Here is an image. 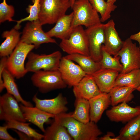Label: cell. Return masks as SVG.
<instances>
[{
    "instance_id": "30",
    "label": "cell",
    "mask_w": 140,
    "mask_h": 140,
    "mask_svg": "<svg viewBox=\"0 0 140 140\" xmlns=\"http://www.w3.org/2000/svg\"><path fill=\"white\" fill-rule=\"evenodd\" d=\"M90 2L94 9L100 14L101 22L110 18L111 12L117 8L114 4L109 3L105 0H91Z\"/></svg>"
},
{
    "instance_id": "38",
    "label": "cell",
    "mask_w": 140,
    "mask_h": 140,
    "mask_svg": "<svg viewBox=\"0 0 140 140\" xmlns=\"http://www.w3.org/2000/svg\"><path fill=\"white\" fill-rule=\"evenodd\" d=\"M130 38L132 40H134L138 42L140 49V31L138 33L131 35Z\"/></svg>"
},
{
    "instance_id": "20",
    "label": "cell",
    "mask_w": 140,
    "mask_h": 140,
    "mask_svg": "<svg viewBox=\"0 0 140 140\" xmlns=\"http://www.w3.org/2000/svg\"><path fill=\"white\" fill-rule=\"evenodd\" d=\"M73 16L72 12L68 15H65L60 18L55 26L46 32L50 37H55L61 40L68 38L73 29L72 22Z\"/></svg>"
},
{
    "instance_id": "16",
    "label": "cell",
    "mask_w": 140,
    "mask_h": 140,
    "mask_svg": "<svg viewBox=\"0 0 140 140\" xmlns=\"http://www.w3.org/2000/svg\"><path fill=\"white\" fill-rule=\"evenodd\" d=\"M73 92L75 98H82L88 100L102 93L92 75L87 74L73 87Z\"/></svg>"
},
{
    "instance_id": "14",
    "label": "cell",
    "mask_w": 140,
    "mask_h": 140,
    "mask_svg": "<svg viewBox=\"0 0 140 140\" xmlns=\"http://www.w3.org/2000/svg\"><path fill=\"white\" fill-rule=\"evenodd\" d=\"M127 103L124 102L112 106L106 111L107 116L111 121L124 123L140 114V106L133 107Z\"/></svg>"
},
{
    "instance_id": "33",
    "label": "cell",
    "mask_w": 140,
    "mask_h": 140,
    "mask_svg": "<svg viewBox=\"0 0 140 140\" xmlns=\"http://www.w3.org/2000/svg\"><path fill=\"white\" fill-rule=\"evenodd\" d=\"M15 14L13 6L9 5L6 2V0H3L0 4V23H1L8 20L9 21H15L12 19Z\"/></svg>"
},
{
    "instance_id": "31",
    "label": "cell",
    "mask_w": 140,
    "mask_h": 140,
    "mask_svg": "<svg viewBox=\"0 0 140 140\" xmlns=\"http://www.w3.org/2000/svg\"><path fill=\"white\" fill-rule=\"evenodd\" d=\"M102 59L100 62L101 68L113 69L119 72H121L123 67L120 62V57L119 56L112 57L105 50L103 45L102 47Z\"/></svg>"
},
{
    "instance_id": "21",
    "label": "cell",
    "mask_w": 140,
    "mask_h": 140,
    "mask_svg": "<svg viewBox=\"0 0 140 140\" xmlns=\"http://www.w3.org/2000/svg\"><path fill=\"white\" fill-rule=\"evenodd\" d=\"M21 34L14 27L3 32L2 36L5 39L0 46L1 57H8L11 54L20 41Z\"/></svg>"
},
{
    "instance_id": "19",
    "label": "cell",
    "mask_w": 140,
    "mask_h": 140,
    "mask_svg": "<svg viewBox=\"0 0 140 140\" xmlns=\"http://www.w3.org/2000/svg\"><path fill=\"white\" fill-rule=\"evenodd\" d=\"M119 72L113 69L101 68L92 75L100 91L108 93L114 87Z\"/></svg>"
},
{
    "instance_id": "36",
    "label": "cell",
    "mask_w": 140,
    "mask_h": 140,
    "mask_svg": "<svg viewBox=\"0 0 140 140\" xmlns=\"http://www.w3.org/2000/svg\"><path fill=\"white\" fill-rule=\"evenodd\" d=\"M100 140H120L118 136L115 137L114 133L108 132L102 137L99 138Z\"/></svg>"
},
{
    "instance_id": "29",
    "label": "cell",
    "mask_w": 140,
    "mask_h": 140,
    "mask_svg": "<svg viewBox=\"0 0 140 140\" xmlns=\"http://www.w3.org/2000/svg\"><path fill=\"white\" fill-rule=\"evenodd\" d=\"M30 123L11 120L7 122L6 125L8 129H15L23 132L35 140L43 139L44 135L40 134L30 127Z\"/></svg>"
},
{
    "instance_id": "15",
    "label": "cell",
    "mask_w": 140,
    "mask_h": 140,
    "mask_svg": "<svg viewBox=\"0 0 140 140\" xmlns=\"http://www.w3.org/2000/svg\"><path fill=\"white\" fill-rule=\"evenodd\" d=\"M113 19H111L105 24V42L103 45L106 51L114 56L120 50L124 42L119 37Z\"/></svg>"
},
{
    "instance_id": "1",
    "label": "cell",
    "mask_w": 140,
    "mask_h": 140,
    "mask_svg": "<svg viewBox=\"0 0 140 140\" xmlns=\"http://www.w3.org/2000/svg\"><path fill=\"white\" fill-rule=\"evenodd\" d=\"M54 118L67 128L73 140H97L102 134L96 123L81 122L71 117L70 113L61 114Z\"/></svg>"
},
{
    "instance_id": "9",
    "label": "cell",
    "mask_w": 140,
    "mask_h": 140,
    "mask_svg": "<svg viewBox=\"0 0 140 140\" xmlns=\"http://www.w3.org/2000/svg\"><path fill=\"white\" fill-rule=\"evenodd\" d=\"M119 56L123 68L120 73H125L140 69V49L130 37L124 41L123 45L117 54Z\"/></svg>"
},
{
    "instance_id": "35",
    "label": "cell",
    "mask_w": 140,
    "mask_h": 140,
    "mask_svg": "<svg viewBox=\"0 0 140 140\" xmlns=\"http://www.w3.org/2000/svg\"><path fill=\"white\" fill-rule=\"evenodd\" d=\"M7 126L5 125L0 127V139L3 140H16L17 139L13 137L8 132Z\"/></svg>"
},
{
    "instance_id": "41",
    "label": "cell",
    "mask_w": 140,
    "mask_h": 140,
    "mask_svg": "<svg viewBox=\"0 0 140 140\" xmlns=\"http://www.w3.org/2000/svg\"><path fill=\"white\" fill-rule=\"evenodd\" d=\"M136 90L140 92V86L136 89Z\"/></svg>"
},
{
    "instance_id": "34",
    "label": "cell",
    "mask_w": 140,
    "mask_h": 140,
    "mask_svg": "<svg viewBox=\"0 0 140 140\" xmlns=\"http://www.w3.org/2000/svg\"><path fill=\"white\" fill-rule=\"evenodd\" d=\"M8 57H1L0 61V92H1L5 88L2 77V73L6 68Z\"/></svg>"
},
{
    "instance_id": "40",
    "label": "cell",
    "mask_w": 140,
    "mask_h": 140,
    "mask_svg": "<svg viewBox=\"0 0 140 140\" xmlns=\"http://www.w3.org/2000/svg\"><path fill=\"white\" fill-rule=\"evenodd\" d=\"M76 0H70L71 8L72 7L74 3ZM89 0L90 1L91 0Z\"/></svg>"
},
{
    "instance_id": "25",
    "label": "cell",
    "mask_w": 140,
    "mask_h": 140,
    "mask_svg": "<svg viewBox=\"0 0 140 140\" xmlns=\"http://www.w3.org/2000/svg\"><path fill=\"white\" fill-rule=\"evenodd\" d=\"M120 140L140 139V114L131 120L121 130Z\"/></svg>"
},
{
    "instance_id": "26",
    "label": "cell",
    "mask_w": 140,
    "mask_h": 140,
    "mask_svg": "<svg viewBox=\"0 0 140 140\" xmlns=\"http://www.w3.org/2000/svg\"><path fill=\"white\" fill-rule=\"evenodd\" d=\"M2 77L4 86L7 93L13 95L18 102L23 105L26 106L33 107L30 102L26 101L22 97L15 82L14 77L6 68L3 71Z\"/></svg>"
},
{
    "instance_id": "10",
    "label": "cell",
    "mask_w": 140,
    "mask_h": 140,
    "mask_svg": "<svg viewBox=\"0 0 140 140\" xmlns=\"http://www.w3.org/2000/svg\"><path fill=\"white\" fill-rule=\"evenodd\" d=\"M105 24L101 23L87 28L90 56L95 61L100 62L102 57V47L105 42Z\"/></svg>"
},
{
    "instance_id": "22",
    "label": "cell",
    "mask_w": 140,
    "mask_h": 140,
    "mask_svg": "<svg viewBox=\"0 0 140 140\" xmlns=\"http://www.w3.org/2000/svg\"><path fill=\"white\" fill-rule=\"evenodd\" d=\"M65 57L77 63L86 74L92 75L101 68L100 62L95 61L90 56L75 53Z\"/></svg>"
},
{
    "instance_id": "8",
    "label": "cell",
    "mask_w": 140,
    "mask_h": 140,
    "mask_svg": "<svg viewBox=\"0 0 140 140\" xmlns=\"http://www.w3.org/2000/svg\"><path fill=\"white\" fill-rule=\"evenodd\" d=\"M38 19L28 21L24 27L20 41L29 44L34 45L37 49L44 43H56L55 40L49 36L43 31Z\"/></svg>"
},
{
    "instance_id": "5",
    "label": "cell",
    "mask_w": 140,
    "mask_h": 140,
    "mask_svg": "<svg viewBox=\"0 0 140 140\" xmlns=\"http://www.w3.org/2000/svg\"><path fill=\"white\" fill-rule=\"evenodd\" d=\"M31 79L33 85L42 93L64 89L67 86L58 70L38 71L34 73Z\"/></svg>"
},
{
    "instance_id": "27",
    "label": "cell",
    "mask_w": 140,
    "mask_h": 140,
    "mask_svg": "<svg viewBox=\"0 0 140 140\" xmlns=\"http://www.w3.org/2000/svg\"><path fill=\"white\" fill-rule=\"evenodd\" d=\"M75 109L70 113L71 117L81 122L87 123L90 121V105L88 100L82 98H75Z\"/></svg>"
},
{
    "instance_id": "39",
    "label": "cell",
    "mask_w": 140,
    "mask_h": 140,
    "mask_svg": "<svg viewBox=\"0 0 140 140\" xmlns=\"http://www.w3.org/2000/svg\"><path fill=\"white\" fill-rule=\"evenodd\" d=\"M117 0H107V2L109 3L114 4Z\"/></svg>"
},
{
    "instance_id": "3",
    "label": "cell",
    "mask_w": 140,
    "mask_h": 140,
    "mask_svg": "<svg viewBox=\"0 0 140 140\" xmlns=\"http://www.w3.org/2000/svg\"><path fill=\"white\" fill-rule=\"evenodd\" d=\"M70 7V0H41L38 20L42 25L56 23Z\"/></svg>"
},
{
    "instance_id": "11",
    "label": "cell",
    "mask_w": 140,
    "mask_h": 140,
    "mask_svg": "<svg viewBox=\"0 0 140 140\" xmlns=\"http://www.w3.org/2000/svg\"><path fill=\"white\" fill-rule=\"evenodd\" d=\"M18 102L15 97L7 92L0 96V120L26 122Z\"/></svg>"
},
{
    "instance_id": "4",
    "label": "cell",
    "mask_w": 140,
    "mask_h": 140,
    "mask_svg": "<svg viewBox=\"0 0 140 140\" xmlns=\"http://www.w3.org/2000/svg\"><path fill=\"white\" fill-rule=\"evenodd\" d=\"M34 46L20 41L11 54L7 57L6 68L17 79L23 77L27 72L25 60Z\"/></svg>"
},
{
    "instance_id": "32",
    "label": "cell",
    "mask_w": 140,
    "mask_h": 140,
    "mask_svg": "<svg viewBox=\"0 0 140 140\" xmlns=\"http://www.w3.org/2000/svg\"><path fill=\"white\" fill-rule=\"evenodd\" d=\"M41 0H34L33 4L30 5L27 9V11L29 13L27 17L16 20L17 24L14 27L18 30L21 27L20 24L25 21H32L38 19V16L40 10V2Z\"/></svg>"
},
{
    "instance_id": "18",
    "label": "cell",
    "mask_w": 140,
    "mask_h": 140,
    "mask_svg": "<svg viewBox=\"0 0 140 140\" xmlns=\"http://www.w3.org/2000/svg\"><path fill=\"white\" fill-rule=\"evenodd\" d=\"M90 121L96 123L101 118L104 111L111 104L109 93H101L88 100Z\"/></svg>"
},
{
    "instance_id": "13",
    "label": "cell",
    "mask_w": 140,
    "mask_h": 140,
    "mask_svg": "<svg viewBox=\"0 0 140 140\" xmlns=\"http://www.w3.org/2000/svg\"><path fill=\"white\" fill-rule=\"evenodd\" d=\"M32 100L36 107L55 116L66 113L68 110L67 100L61 93L54 98L44 99L38 98L36 94L33 97Z\"/></svg>"
},
{
    "instance_id": "2",
    "label": "cell",
    "mask_w": 140,
    "mask_h": 140,
    "mask_svg": "<svg viewBox=\"0 0 140 140\" xmlns=\"http://www.w3.org/2000/svg\"><path fill=\"white\" fill-rule=\"evenodd\" d=\"M71 8L73 14V28L80 25L87 28L101 23L98 13L89 0H76Z\"/></svg>"
},
{
    "instance_id": "7",
    "label": "cell",
    "mask_w": 140,
    "mask_h": 140,
    "mask_svg": "<svg viewBox=\"0 0 140 140\" xmlns=\"http://www.w3.org/2000/svg\"><path fill=\"white\" fill-rule=\"evenodd\" d=\"M62 57L61 53L59 51L48 54L40 55L31 52L27 56L25 67L27 72L58 70Z\"/></svg>"
},
{
    "instance_id": "28",
    "label": "cell",
    "mask_w": 140,
    "mask_h": 140,
    "mask_svg": "<svg viewBox=\"0 0 140 140\" xmlns=\"http://www.w3.org/2000/svg\"><path fill=\"white\" fill-rule=\"evenodd\" d=\"M140 86V69L132 70L124 74H119L114 87L131 86L136 89Z\"/></svg>"
},
{
    "instance_id": "23",
    "label": "cell",
    "mask_w": 140,
    "mask_h": 140,
    "mask_svg": "<svg viewBox=\"0 0 140 140\" xmlns=\"http://www.w3.org/2000/svg\"><path fill=\"white\" fill-rule=\"evenodd\" d=\"M136 89L131 86L114 87L109 93L110 96L111 105H117L120 103H128L134 98L132 92Z\"/></svg>"
},
{
    "instance_id": "12",
    "label": "cell",
    "mask_w": 140,
    "mask_h": 140,
    "mask_svg": "<svg viewBox=\"0 0 140 140\" xmlns=\"http://www.w3.org/2000/svg\"><path fill=\"white\" fill-rule=\"evenodd\" d=\"M73 61L65 57H62L58 69L63 80L69 87L76 85L86 74L79 65Z\"/></svg>"
},
{
    "instance_id": "17",
    "label": "cell",
    "mask_w": 140,
    "mask_h": 140,
    "mask_svg": "<svg viewBox=\"0 0 140 140\" xmlns=\"http://www.w3.org/2000/svg\"><path fill=\"white\" fill-rule=\"evenodd\" d=\"M24 117L26 121L37 127L44 133L45 129L44 124L55 115L42 110L36 107H28L21 103L19 104Z\"/></svg>"
},
{
    "instance_id": "24",
    "label": "cell",
    "mask_w": 140,
    "mask_h": 140,
    "mask_svg": "<svg viewBox=\"0 0 140 140\" xmlns=\"http://www.w3.org/2000/svg\"><path fill=\"white\" fill-rule=\"evenodd\" d=\"M44 133V140H73L67 128L54 119Z\"/></svg>"
},
{
    "instance_id": "6",
    "label": "cell",
    "mask_w": 140,
    "mask_h": 140,
    "mask_svg": "<svg viewBox=\"0 0 140 140\" xmlns=\"http://www.w3.org/2000/svg\"><path fill=\"white\" fill-rule=\"evenodd\" d=\"M59 46L68 54L77 53L90 56L88 37L82 26L74 27L68 38L61 40Z\"/></svg>"
},
{
    "instance_id": "37",
    "label": "cell",
    "mask_w": 140,
    "mask_h": 140,
    "mask_svg": "<svg viewBox=\"0 0 140 140\" xmlns=\"http://www.w3.org/2000/svg\"><path fill=\"white\" fill-rule=\"evenodd\" d=\"M17 134L20 140H32L33 139L25 134L15 129H13Z\"/></svg>"
}]
</instances>
